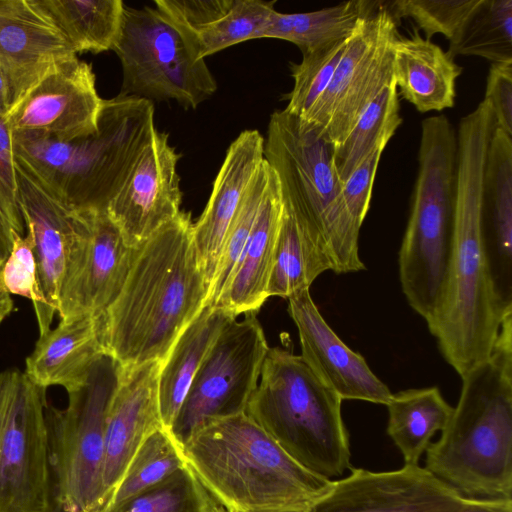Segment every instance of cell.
<instances>
[{
    "label": "cell",
    "mask_w": 512,
    "mask_h": 512,
    "mask_svg": "<svg viewBox=\"0 0 512 512\" xmlns=\"http://www.w3.org/2000/svg\"><path fill=\"white\" fill-rule=\"evenodd\" d=\"M494 129L484 100L459 122L452 253L441 297L426 322L460 377L490 356L509 314L497 301L482 241L484 175Z\"/></svg>",
    "instance_id": "1"
},
{
    "label": "cell",
    "mask_w": 512,
    "mask_h": 512,
    "mask_svg": "<svg viewBox=\"0 0 512 512\" xmlns=\"http://www.w3.org/2000/svg\"><path fill=\"white\" fill-rule=\"evenodd\" d=\"M190 213L136 247L125 282L100 315L101 342L122 367L163 361L205 306L210 285L197 257Z\"/></svg>",
    "instance_id": "2"
},
{
    "label": "cell",
    "mask_w": 512,
    "mask_h": 512,
    "mask_svg": "<svg viewBox=\"0 0 512 512\" xmlns=\"http://www.w3.org/2000/svg\"><path fill=\"white\" fill-rule=\"evenodd\" d=\"M461 378L458 404L427 447L425 468L464 497L511 499L512 313L490 356Z\"/></svg>",
    "instance_id": "3"
},
{
    "label": "cell",
    "mask_w": 512,
    "mask_h": 512,
    "mask_svg": "<svg viewBox=\"0 0 512 512\" xmlns=\"http://www.w3.org/2000/svg\"><path fill=\"white\" fill-rule=\"evenodd\" d=\"M181 450L209 494L231 512L308 510L333 481L300 466L246 412L203 423Z\"/></svg>",
    "instance_id": "4"
},
{
    "label": "cell",
    "mask_w": 512,
    "mask_h": 512,
    "mask_svg": "<svg viewBox=\"0 0 512 512\" xmlns=\"http://www.w3.org/2000/svg\"><path fill=\"white\" fill-rule=\"evenodd\" d=\"M156 129L152 102L105 100L98 131L61 142L12 133L17 165L75 210H106Z\"/></svg>",
    "instance_id": "5"
},
{
    "label": "cell",
    "mask_w": 512,
    "mask_h": 512,
    "mask_svg": "<svg viewBox=\"0 0 512 512\" xmlns=\"http://www.w3.org/2000/svg\"><path fill=\"white\" fill-rule=\"evenodd\" d=\"M246 414L295 462L330 479L351 469L340 396L301 356L270 348Z\"/></svg>",
    "instance_id": "6"
},
{
    "label": "cell",
    "mask_w": 512,
    "mask_h": 512,
    "mask_svg": "<svg viewBox=\"0 0 512 512\" xmlns=\"http://www.w3.org/2000/svg\"><path fill=\"white\" fill-rule=\"evenodd\" d=\"M457 132L443 114L421 122L418 173L399 251V278L411 306L427 322L441 297L455 224Z\"/></svg>",
    "instance_id": "7"
},
{
    "label": "cell",
    "mask_w": 512,
    "mask_h": 512,
    "mask_svg": "<svg viewBox=\"0 0 512 512\" xmlns=\"http://www.w3.org/2000/svg\"><path fill=\"white\" fill-rule=\"evenodd\" d=\"M264 158L278 178L282 200L331 270L337 274L364 270L347 239L344 182L336 171L333 145L300 118L275 110L264 139Z\"/></svg>",
    "instance_id": "8"
},
{
    "label": "cell",
    "mask_w": 512,
    "mask_h": 512,
    "mask_svg": "<svg viewBox=\"0 0 512 512\" xmlns=\"http://www.w3.org/2000/svg\"><path fill=\"white\" fill-rule=\"evenodd\" d=\"M112 50L122 67L119 96L174 100L188 110L217 90L195 31L156 6H125Z\"/></svg>",
    "instance_id": "9"
},
{
    "label": "cell",
    "mask_w": 512,
    "mask_h": 512,
    "mask_svg": "<svg viewBox=\"0 0 512 512\" xmlns=\"http://www.w3.org/2000/svg\"><path fill=\"white\" fill-rule=\"evenodd\" d=\"M122 365L104 352L63 410L47 406L53 502L61 512H98L107 412Z\"/></svg>",
    "instance_id": "10"
},
{
    "label": "cell",
    "mask_w": 512,
    "mask_h": 512,
    "mask_svg": "<svg viewBox=\"0 0 512 512\" xmlns=\"http://www.w3.org/2000/svg\"><path fill=\"white\" fill-rule=\"evenodd\" d=\"M46 390L0 371V512H52Z\"/></svg>",
    "instance_id": "11"
},
{
    "label": "cell",
    "mask_w": 512,
    "mask_h": 512,
    "mask_svg": "<svg viewBox=\"0 0 512 512\" xmlns=\"http://www.w3.org/2000/svg\"><path fill=\"white\" fill-rule=\"evenodd\" d=\"M255 314L230 321L202 361L170 430L180 446L203 423L246 411L270 349Z\"/></svg>",
    "instance_id": "12"
},
{
    "label": "cell",
    "mask_w": 512,
    "mask_h": 512,
    "mask_svg": "<svg viewBox=\"0 0 512 512\" xmlns=\"http://www.w3.org/2000/svg\"><path fill=\"white\" fill-rule=\"evenodd\" d=\"M362 18L348 37L334 75L303 120L333 147L364 110L393 82V43L398 20L386 3Z\"/></svg>",
    "instance_id": "13"
},
{
    "label": "cell",
    "mask_w": 512,
    "mask_h": 512,
    "mask_svg": "<svg viewBox=\"0 0 512 512\" xmlns=\"http://www.w3.org/2000/svg\"><path fill=\"white\" fill-rule=\"evenodd\" d=\"M78 212L59 290L60 319L103 313L119 294L136 250L106 210Z\"/></svg>",
    "instance_id": "14"
},
{
    "label": "cell",
    "mask_w": 512,
    "mask_h": 512,
    "mask_svg": "<svg viewBox=\"0 0 512 512\" xmlns=\"http://www.w3.org/2000/svg\"><path fill=\"white\" fill-rule=\"evenodd\" d=\"M103 102L92 66L75 57L50 69L5 118L12 133L70 142L98 131Z\"/></svg>",
    "instance_id": "15"
},
{
    "label": "cell",
    "mask_w": 512,
    "mask_h": 512,
    "mask_svg": "<svg viewBox=\"0 0 512 512\" xmlns=\"http://www.w3.org/2000/svg\"><path fill=\"white\" fill-rule=\"evenodd\" d=\"M466 501L426 468L405 464L386 472L353 468L307 512H457Z\"/></svg>",
    "instance_id": "16"
},
{
    "label": "cell",
    "mask_w": 512,
    "mask_h": 512,
    "mask_svg": "<svg viewBox=\"0 0 512 512\" xmlns=\"http://www.w3.org/2000/svg\"><path fill=\"white\" fill-rule=\"evenodd\" d=\"M180 158L168 135L156 128L108 204V215L130 247L139 246L180 213Z\"/></svg>",
    "instance_id": "17"
},
{
    "label": "cell",
    "mask_w": 512,
    "mask_h": 512,
    "mask_svg": "<svg viewBox=\"0 0 512 512\" xmlns=\"http://www.w3.org/2000/svg\"><path fill=\"white\" fill-rule=\"evenodd\" d=\"M161 363L151 361L122 367L106 416L102 503L99 510L111 497L142 443L163 427L158 402Z\"/></svg>",
    "instance_id": "18"
},
{
    "label": "cell",
    "mask_w": 512,
    "mask_h": 512,
    "mask_svg": "<svg viewBox=\"0 0 512 512\" xmlns=\"http://www.w3.org/2000/svg\"><path fill=\"white\" fill-rule=\"evenodd\" d=\"M75 57L38 0H0V70L12 90V108L50 69Z\"/></svg>",
    "instance_id": "19"
},
{
    "label": "cell",
    "mask_w": 512,
    "mask_h": 512,
    "mask_svg": "<svg viewBox=\"0 0 512 512\" xmlns=\"http://www.w3.org/2000/svg\"><path fill=\"white\" fill-rule=\"evenodd\" d=\"M288 311L299 334L300 355L314 373L342 400L387 405L393 393L370 369L363 356L331 329L309 290L290 296Z\"/></svg>",
    "instance_id": "20"
},
{
    "label": "cell",
    "mask_w": 512,
    "mask_h": 512,
    "mask_svg": "<svg viewBox=\"0 0 512 512\" xmlns=\"http://www.w3.org/2000/svg\"><path fill=\"white\" fill-rule=\"evenodd\" d=\"M20 208L34 240L42 306L35 313L39 336L51 329L79 212L52 195L17 165Z\"/></svg>",
    "instance_id": "21"
},
{
    "label": "cell",
    "mask_w": 512,
    "mask_h": 512,
    "mask_svg": "<svg viewBox=\"0 0 512 512\" xmlns=\"http://www.w3.org/2000/svg\"><path fill=\"white\" fill-rule=\"evenodd\" d=\"M264 137L242 131L230 144L192 237L201 270L211 286L228 229L264 161Z\"/></svg>",
    "instance_id": "22"
},
{
    "label": "cell",
    "mask_w": 512,
    "mask_h": 512,
    "mask_svg": "<svg viewBox=\"0 0 512 512\" xmlns=\"http://www.w3.org/2000/svg\"><path fill=\"white\" fill-rule=\"evenodd\" d=\"M482 241L496 298L512 307V136L494 129L484 175Z\"/></svg>",
    "instance_id": "23"
},
{
    "label": "cell",
    "mask_w": 512,
    "mask_h": 512,
    "mask_svg": "<svg viewBox=\"0 0 512 512\" xmlns=\"http://www.w3.org/2000/svg\"><path fill=\"white\" fill-rule=\"evenodd\" d=\"M100 315L60 319L55 328L39 336L25 361L27 377L42 388L61 386L67 393L82 386L94 362L105 352Z\"/></svg>",
    "instance_id": "24"
},
{
    "label": "cell",
    "mask_w": 512,
    "mask_h": 512,
    "mask_svg": "<svg viewBox=\"0 0 512 512\" xmlns=\"http://www.w3.org/2000/svg\"><path fill=\"white\" fill-rule=\"evenodd\" d=\"M282 208L279 181L272 169L249 239L224 292L212 307L237 317L256 313L269 298L268 281Z\"/></svg>",
    "instance_id": "25"
},
{
    "label": "cell",
    "mask_w": 512,
    "mask_h": 512,
    "mask_svg": "<svg viewBox=\"0 0 512 512\" xmlns=\"http://www.w3.org/2000/svg\"><path fill=\"white\" fill-rule=\"evenodd\" d=\"M463 68L447 52L417 31L393 43V80L400 95L418 112L452 108L456 80Z\"/></svg>",
    "instance_id": "26"
},
{
    "label": "cell",
    "mask_w": 512,
    "mask_h": 512,
    "mask_svg": "<svg viewBox=\"0 0 512 512\" xmlns=\"http://www.w3.org/2000/svg\"><path fill=\"white\" fill-rule=\"evenodd\" d=\"M231 313L205 305L178 336L163 359L158 376L161 423L170 432L192 380L210 347L233 319Z\"/></svg>",
    "instance_id": "27"
},
{
    "label": "cell",
    "mask_w": 512,
    "mask_h": 512,
    "mask_svg": "<svg viewBox=\"0 0 512 512\" xmlns=\"http://www.w3.org/2000/svg\"><path fill=\"white\" fill-rule=\"evenodd\" d=\"M386 406L389 412L387 433L407 465L418 464L432 436L444 429L453 412L437 387L394 393Z\"/></svg>",
    "instance_id": "28"
},
{
    "label": "cell",
    "mask_w": 512,
    "mask_h": 512,
    "mask_svg": "<svg viewBox=\"0 0 512 512\" xmlns=\"http://www.w3.org/2000/svg\"><path fill=\"white\" fill-rule=\"evenodd\" d=\"M377 1L351 0L335 6L304 13L273 11L263 38H275L295 44L302 53L333 41L348 38L359 21L374 12Z\"/></svg>",
    "instance_id": "29"
},
{
    "label": "cell",
    "mask_w": 512,
    "mask_h": 512,
    "mask_svg": "<svg viewBox=\"0 0 512 512\" xmlns=\"http://www.w3.org/2000/svg\"><path fill=\"white\" fill-rule=\"evenodd\" d=\"M76 54L112 50L125 4L121 0H38Z\"/></svg>",
    "instance_id": "30"
},
{
    "label": "cell",
    "mask_w": 512,
    "mask_h": 512,
    "mask_svg": "<svg viewBox=\"0 0 512 512\" xmlns=\"http://www.w3.org/2000/svg\"><path fill=\"white\" fill-rule=\"evenodd\" d=\"M282 204L267 293L268 297L289 298L309 290L331 265L302 233L289 206L283 200Z\"/></svg>",
    "instance_id": "31"
},
{
    "label": "cell",
    "mask_w": 512,
    "mask_h": 512,
    "mask_svg": "<svg viewBox=\"0 0 512 512\" xmlns=\"http://www.w3.org/2000/svg\"><path fill=\"white\" fill-rule=\"evenodd\" d=\"M447 54L512 62V0H479L449 40Z\"/></svg>",
    "instance_id": "32"
},
{
    "label": "cell",
    "mask_w": 512,
    "mask_h": 512,
    "mask_svg": "<svg viewBox=\"0 0 512 512\" xmlns=\"http://www.w3.org/2000/svg\"><path fill=\"white\" fill-rule=\"evenodd\" d=\"M401 124L399 94L393 81L377 95L334 148V163L341 181L344 182L377 147L387 145Z\"/></svg>",
    "instance_id": "33"
},
{
    "label": "cell",
    "mask_w": 512,
    "mask_h": 512,
    "mask_svg": "<svg viewBox=\"0 0 512 512\" xmlns=\"http://www.w3.org/2000/svg\"><path fill=\"white\" fill-rule=\"evenodd\" d=\"M186 466L181 446L160 427L142 443L105 506L114 508L163 482Z\"/></svg>",
    "instance_id": "34"
},
{
    "label": "cell",
    "mask_w": 512,
    "mask_h": 512,
    "mask_svg": "<svg viewBox=\"0 0 512 512\" xmlns=\"http://www.w3.org/2000/svg\"><path fill=\"white\" fill-rule=\"evenodd\" d=\"M275 1L234 0L217 20L195 31L203 58L248 40L263 38Z\"/></svg>",
    "instance_id": "35"
},
{
    "label": "cell",
    "mask_w": 512,
    "mask_h": 512,
    "mask_svg": "<svg viewBox=\"0 0 512 512\" xmlns=\"http://www.w3.org/2000/svg\"><path fill=\"white\" fill-rule=\"evenodd\" d=\"M216 503L186 465L158 485L100 512H209Z\"/></svg>",
    "instance_id": "36"
},
{
    "label": "cell",
    "mask_w": 512,
    "mask_h": 512,
    "mask_svg": "<svg viewBox=\"0 0 512 512\" xmlns=\"http://www.w3.org/2000/svg\"><path fill=\"white\" fill-rule=\"evenodd\" d=\"M271 174L272 168L264 159L228 229L205 305L214 306L224 292L249 239Z\"/></svg>",
    "instance_id": "37"
},
{
    "label": "cell",
    "mask_w": 512,
    "mask_h": 512,
    "mask_svg": "<svg viewBox=\"0 0 512 512\" xmlns=\"http://www.w3.org/2000/svg\"><path fill=\"white\" fill-rule=\"evenodd\" d=\"M348 38L302 53L300 63H290L294 84L286 96L288 113L304 119L329 85Z\"/></svg>",
    "instance_id": "38"
},
{
    "label": "cell",
    "mask_w": 512,
    "mask_h": 512,
    "mask_svg": "<svg viewBox=\"0 0 512 512\" xmlns=\"http://www.w3.org/2000/svg\"><path fill=\"white\" fill-rule=\"evenodd\" d=\"M20 208L17 163L13 135L6 118L0 115V262L5 263L16 234L25 235Z\"/></svg>",
    "instance_id": "39"
},
{
    "label": "cell",
    "mask_w": 512,
    "mask_h": 512,
    "mask_svg": "<svg viewBox=\"0 0 512 512\" xmlns=\"http://www.w3.org/2000/svg\"><path fill=\"white\" fill-rule=\"evenodd\" d=\"M479 0H396L388 3L398 20L410 18L427 40L442 34L450 40Z\"/></svg>",
    "instance_id": "40"
},
{
    "label": "cell",
    "mask_w": 512,
    "mask_h": 512,
    "mask_svg": "<svg viewBox=\"0 0 512 512\" xmlns=\"http://www.w3.org/2000/svg\"><path fill=\"white\" fill-rule=\"evenodd\" d=\"M385 147H377L343 183L341 197L347 239L350 247L358 253L360 228L369 210L378 164Z\"/></svg>",
    "instance_id": "41"
},
{
    "label": "cell",
    "mask_w": 512,
    "mask_h": 512,
    "mask_svg": "<svg viewBox=\"0 0 512 512\" xmlns=\"http://www.w3.org/2000/svg\"><path fill=\"white\" fill-rule=\"evenodd\" d=\"M2 278L11 295L31 300L35 313L40 310L42 297L38 284L34 240L29 231L25 235L14 236L10 253L3 265Z\"/></svg>",
    "instance_id": "42"
},
{
    "label": "cell",
    "mask_w": 512,
    "mask_h": 512,
    "mask_svg": "<svg viewBox=\"0 0 512 512\" xmlns=\"http://www.w3.org/2000/svg\"><path fill=\"white\" fill-rule=\"evenodd\" d=\"M483 100L492 110L495 127L512 136V62L491 63Z\"/></svg>",
    "instance_id": "43"
},
{
    "label": "cell",
    "mask_w": 512,
    "mask_h": 512,
    "mask_svg": "<svg viewBox=\"0 0 512 512\" xmlns=\"http://www.w3.org/2000/svg\"><path fill=\"white\" fill-rule=\"evenodd\" d=\"M234 0H156L155 6L196 31L224 15Z\"/></svg>",
    "instance_id": "44"
},
{
    "label": "cell",
    "mask_w": 512,
    "mask_h": 512,
    "mask_svg": "<svg viewBox=\"0 0 512 512\" xmlns=\"http://www.w3.org/2000/svg\"><path fill=\"white\" fill-rule=\"evenodd\" d=\"M457 512H512V499L506 498H467Z\"/></svg>",
    "instance_id": "45"
},
{
    "label": "cell",
    "mask_w": 512,
    "mask_h": 512,
    "mask_svg": "<svg viewBox=\"0 0 512 512\" xmlns=\"http://www.w3.org/2000/svg\"><path fill=\"white\" fill-rule=\"evenodd\" d=\"M12 90L8 79L0 70V115L6 117L12 108Z\"/></svg>",
    "instance_id": "46"
},
{
    "label": "cell",
    "mask_w": 512,
    "mask_h": 512,
    "mask_svg": "<svg viewBox=\"0 0 512 512\" xmlns=\"http://www.w3.org/2000/svg\"><path fill=\"white\" fill-rule=\"evenodd\" d=\"M3 265L0 262V324L11 314L14 310V302L11 294L4 286L2 278Z\"/></svg>",
    "instance_id": "47"
},
{
    "label": "cell",
    "mask_w": 512,
    "mask_h": 512,
    "mask_svg": "<svg viewBox=\"0 0 512 512\" xmlns=\"http://www.w3.org/2000/svg\"><path fill=\"white\" fill-rule=\"evenodd\" d=\"M209 512H231L225 509L222 505L216 503Z\"/></svg>",
    "instance_id": "48"
},
{
    "label": "cell",
    "mask_w": 512,
    "mask_h": 512,
    "mask_svg": "<svg viewBox=\"0 0 512 512\" xmlns=\"http://www.w3.org/2000/svg\"><path fill=\"white\" fill-rule=\"evenodd\" d=\"M275 512H307V510H281Z\"/></svg>",
    "instance_id": "49"
}]
</instances>
